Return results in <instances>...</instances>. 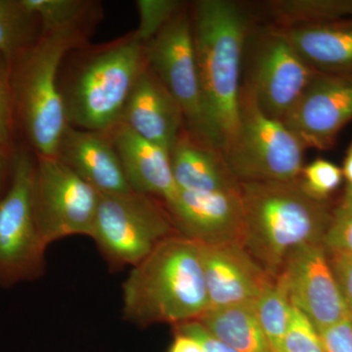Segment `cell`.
<instances>
[{
	"label": "cell",
	"instance_id": "6da1fadb",
	"mask_svg": "<svg viewBox=\"0 0 352 352\" xmlns=\"http://www.w3.org/2000/svg\"><path fill=\"white\" fill-rule=\"evenodd\" d=\"M190 12L208 138L222 152L238 126L251 19L243 6L231 0H199Z\"/></svg>",
	"mask_w": 352,
	"mask_h": 352
},
{
	"label": "cell",
	"instance_id": "7a4b0ae2",
	"mask_svg": "<svg viewBox=\"0 0 352 352\" xmlns=\"http://www.w3.org/2000/svg\"><path fill=\"white\" fill-rule=\"evenodd\" d=\"M147 68L145 45L133 32L68 53L59 72V89L69 126L109 132L120 124L138 76Z\"/></svg>",
	"mask_w": 352,
	"mask_h": 352
},
{
	"label": "cell",
	"instance_id": "3957f363",
	"mask_svg": "<svg viewBox=\"0 0 352 352\" xmlns=\"http://www.w3.org/2000/svg\"><path fill=\"white\" fill-rule=\"evenodd\" d=\"M240 244L268 274L278 278L289 254L323 243L332 219L327 201L308 195L294 182H240Z\"/></svg>",
	"mask_w": 352,
	"mask_h": 352
},
{
	"label": "cell",
	"instance_id": "277c9868",
	"mask_svg": "<svg viewBox=\"0 0 352 352\" xmlns=\"http://www.w3.org/2000/svg\"><path fill=\"white\" fill-rule=\"evenodd\" d=\"M122 312L139 326L197 321L210 307L201 245L175 235L157 245L122 285Z\"/></svg>",
	"mask_w": 352,
	"mask_h": 352
},
{
	"label": "cell",
	"instance_id": "5b68a950",
	"mask_svg": "<svg viewBox=\"0 0 352 352\" xmlns=\"http://www.w3.org/2000/svg\"><path fill=\"white\" fill-rule=\"evenodd\" d=\"M80 30L44 32L38 43L8 64L18 131L36 156L56 157L67 126L59 72L68 53L88 43Z\"/></svg>",
	"mask_w": 352,
	"mask_h": 352
},
{
	"label": "cell",
	"instance_id": "8992f818",
	"mask_svg": "<svg viewBox=\"0 0 352 352\" xmlns=\"http://www.w3.org/2000/svg\"><path fill=\"white\" fill-rule=\"evenodd\" d=\"M305 149L302 141L281 120L263 113L251 88L243 85L237 129L222 151L238 182L298 179Z\"/></svg>",
	"mask_w": 352,
	"mask_h": 352
},
{
	"label": "cell",
	"instance_id": "52a82bcc",
	"mask_svg": "<svg viewBox=\"0 0 352 352\" xmlns=\"http://www.w3.org/2000/svg\"><path fill=\"white\" fill-rule=\"evenodd\" d=\"M178 234L159 199L133 191L100 193L91 238L112 270L134 267Z\"/></svg>",
	"mask_w": 352,
	"mask_h": 352
},
{
	"label": "cell",
	"instance_id": "ba28073f",
	"mask_svg": "<svg viewBox=\"0 0 352 352\" xmlns=\"http://www.w3.org/2000/svg\"><path fill=\"white\" fill-rule=\"evenodd\" d=\"M36 155L19 147L13 153L11 177L0 201V287L9 288L43 276L46 247L34 210Z\"/></svg>",
	"mask_w": 352,
	"mask_h": 352
},
{
	"label": "cell",
	"instance_id": "9c48e42d",
	"mask_svg": "<svg viewBox=\"0 0 352 352\" xmlns=\"http://www.w3.org/2000/svg\"><path fill=\"white\" fill-rule=\"evenodd\" d=\"M100 193L57 157L36 156L34 210L48 245L69 236L91 237Z\"/></svg>",
	"mask_w": 352,
	"mask_h": 352
},
{
	"label": "cell",
	"instance_id": "30bf717a",
	"mask_svg": "<svg viewBox=\"0 0 352 352\" xmlns=\"http://www.w3.org/2000/svg\"><path fill=\"white\" fill-rule=\"evenodd\" d=\"M244 85L254 94L259 108L272 119L283 120L318 72L296 52L277 27L252 34Z\"/></svg>",
	"mask_w": 352,
	"mask_h": 352
},
{
	"label": "cell",
	"instance_id": "8fae6325",
	"mask_svg": "<svg viewBox=\"0 0 352 352\" xmlns=\"http://www.w3.org/2000/svg\"><path fill=\"white\" fill-rule=\"evenodd\" d=\"M144 45L148 68L182 108L185 129L212 145L204 113L190 4Z\"/></svg>",
	"mask_w": 352,
	"mask_h": 352
},
{
	"label": "cell",
	"instance_id": "7c38bea8",
	"mask_svg": "<svg viewBox=\"0 0 352 352\" xmlns=\"http://www.w3.org/2000/svg\"><path fill=\"white\" fill-rule=\"evenodd\" d=\"M279 278L292 305L318 332L351 319L323 243L303 245L292 252Z\"/></svg>",
	"mask_w": 352,
	"mask_h": 352
},
{
	"label": "cell",
	"instance_id": "4fadbf2b",
	"mask_svg": "<svg viewBox=\"0 0 352 352\" xmlns=\"http://www.w3.org/2000/svg\"><path fill=\"white\" fill-rule=\"evenodd\" d=\"M352 120V75L317 73L282 122L305 148L332 149Z\"/></svg>",
	"mask_w": 352,
	"mask_h": 352
},
{
	"label": "cell",
	"instance_id": "5bb4252c",
	"mask_svg": "<svg viewBox=\"0 0 352 352\" xmlns=\"http://www.w3.org/2000/svg\"><path fill=\"white\" fill-rule=\"evenodd\" d=\"M176 231L201 245L239 243L243 230L240 190L224 193H195L177 190L164 203Z\"/></svg>",
	"mask_w": 352,
	"mask_h": 352
},
{
	"label": "cell",
	"instance_id": "9a60e30c",
	"mask_svg": "<svg viewBox=\"0 0 352 352\" xmlns=\"http://www.w3.org/2000/svg\"><path fill=\"white\" fill-rule=\"evenodd\" d=\"M200 245L208 309L251 305L277 279L268 274L239 243Z\"/></svg>",
	"mask_w": 352,
	"mask_h": 352
},
{
	"label": "cell",
	"instance_id": "2e32d148",
	"mask_svg": "<svg viewBox=\"0 0 352 352\" xmlns=\"http://www.w3.org/2000/svg\"><path fill=\"white\" fill-rule=\"evenodd\" d=\"M120 122L168 153L185 129L182 108L148 66L134 83Z\"/></svg>",
	"mask_w": 352,
	"mask_h": 352
},
{
	"label": "cell",
	"instance_id": "e0dca14e",
	"mask_svg": "<svg viewBox=\"0 0 352 352\" xmlns=\"http://www.w3.org/2000/svg\"><path fill=\"white\" fill-rule=\"evenodd\" d=\"M56 157L99 193L132 191L110 131H87L68 126L58 145Z\"/></svg>",
	"mask_w": 352,
	"mask_h": 352
},
{
	"label": "cell",
	"instance_id": "ac0fdd59",
	"mask_svg": "<svg viewBox=\"0 0 352 352\" xmlns=\"http://www.w3.org/2000/svg\"><path fill=\"white\" fill-rule=\"evenodd\" d=\"M110 132L132 191L164 203L170 201L178 189L171 171L170 153L120 122Z\"/></svg>",
	"mask_w": 352,
	"mask_h": 352
},
{
	"label": "cell",
	"instance_id": "d6986e66",
	"mask_svg": "<svg viewBox=\"0 0 352 352\" xmlns=\"http://www.w3.org/2000/svg\"><path fill=\"white\" fill-rule=\"evenodd\" d=\"M171 171L176 187L195 193L237 192L240 182L223 154L184 129L170 151Z\"/></svg>",
	"mask_w": 352,
	"mask_h": 352
},
{
	"label": "cell",
	"instance_id": "ffe728a7",
	"mask_svg": "<svg viewBox=\"0 0 352 352\" xmlns=\"http://www.w3.org/2000/svg\"><path fill=\"white\" fill-rule=\"evenodd\" d=\"M279 29L315 71L352 75V18Z\"/></svg>",
	"mask_w": 352,
	"mask_h": 352
},
{
	"label": "cell",
	"instance_id": "44dd1931",
	"mask_svg": "<svg viewBox=\"0 0 352 352\" xmlns=\"http://www.w3.org/2000/svg\"><path fill=\"white\" fill-rule=\"evenodd\" d=\"M210 335L238 352H273L251 305L210 308L197 320Z\"/></svg>",
	"mask_w": 352,
	"mask_h": 352
},
{
	"label": "cell",
	"instance_id": "7402d4cb",
	"mask_svg": "<svg viewBox=\"0 0 352 352\" xmlns=\"http://www.w3.org/2000/svg\"><path fill=\"white\" fill-rule=\"evenodd\" d=\"M41 36V21L25 0H0V55L7 65Z\"/></svg>",
	"mask_w": 352,
	"mask_h": 352
},
{
	"label": "cell",
	"instance_id": "603a6c76",
	"mask_svg": "<svg viewBox=\"0 0 352 352\" xmlns=\"http://www.w3.org/2000/svg\"><path fill=\"white\" fill-rule=\"evenodd\" d=\"M38 16L41 34L80 30L91 34L101 20L100 2L92 0H25Z\"/></svg>",
	"mask_w": 352,
	"mask_h": 352
},
{
	"label": "cell",
	"instance_id": "cb8c5ba5",
	"mask_svg": "<svg viewBox=\"0 0 352 352\" xmlns=\"http://www.w3.org/2000/svg\"><path fill=\"white\" fill-rule=\"evenodd\" d=\"M270 3L278 28L352 18V0H278Z\"/></svg>",
	"mask_w": 352,
	"mask_h": 352
},
{
	"label": "cell",
	"instance_id": "d4e9b609",
	"mask_svg": "<svg viewBox=\"0 0 352 352\" xmlns=\"http://www.w3.org/2000/svg\"><path fill=\"white\" fill-rule=\"evenodd\" d=\"M254 314L273 352H281L293 305L279 277L252 303Z\"/></svg>",
	"mask_w": 352,
	"mask_h": 352
},
{
	"label": "cell",
	"instance_id": "484cf974",
	"mask_svg": "<svg viewBox=\"0 0 352 352\" xmlns=\"http://www.w3.org/2000/svg\"><path fill=\"white\" fill-rule=\"evenodd\" d=\"M186 6V2L178 0H138L139 25L132 32L134 36L140 43H147Z\"/></svg>",
	"mask_w": 352,
	"mask_h": 352
},
{
	"label": "cell",
	"instance_id": "4316f807",
	"mask_svg": "<svg viewBox=\"0 0 352 352\" xmlns=\"http://www.w3.org/2000/svg\"><path fill=\"white\" fill-rule=\"evenodd\" d=\"M342 168L325 159H316L302 168L300 182L303 190L319 201H327L328 197L342 183Z\"/></svg>",
	"mask_w": 352,
	"mask_h": 352
},
{
	"label": "cell",
	"instance_id": "83f0119b",
	"mask_svg": "<svg viewBox=\"0 0 352 352\" xmlns=\"http://www.w3.org/2000/svg\"><path fill=\"white\" fill-rule=\"evenodd\" d=\"M323 244L329 254H352V189H346L344 198L333 210L332 219Z\"/></svg>",
	"mask_w": 352,
	"mask_h": 352
},
{
	"label": "cell",
	"instance_id": "f1b7e54d",
	"mask_svg": "<svg viewBox=\"0 0 352 352\" xmlns=\"http://www.w3.org/2000/svg\"><path fill=\"white\" fill-rule=\"evenodd\" d=\"M281 352H327L318 330L295 307L292 310L291 322L285 335Z\"/></svg>",
	"mask_w": 352,
	"mask_h": 352
},
{
	"label": "cell",
	"instance_id": "f546056e",
	"mask_svg": "<svg viewBox=\"0 0 352 352\" xmlns=\"http://www.w3.org/2000/svg\"><path fill=\"white\" fill-rule=\"evenodd\" d=\"M17 131L8 65L0 55V147L10 155H13L18 147Z\"/></svg>",
	"mask_w": 352,
	"mask_h": 352
},
{
	"label": "cell",
	"instance_id": "4dcf8cb0",
	"mask_svg": "<svg viewBox=\"0 0 352 352\" xmlns=\"http://www.w3.org/2000/svg\"><path fill=\"white\" fill-rule=\"evenodd\" d=\"M329 258L352 320V254L331 252Z\"/></svg>",
	"mask_w": 352,
	"mask_h": 352
},
{
	"label": "cell",
	"instance_id": "1f68e13d",
	"mask_svg": "<svg viewBox=\"0 0 352 352\" xmlns=\"http://www.w3.org/2000/svg\"><path fill=\"white\" fill-rule=\"evenodd\" d=\"M327 352H352V320L346 319L319 332Z\"/></svg>",
	"mask_w": 352,
	"mask_h": 352
},
{
	"label": "cell",
	"instance_id": "d6a6232c",
	"mask_svg": "<svg viewBox=\"0 0 352 352\" xmlns=\"http://www.w3.org/2000/svg\"><path fill=\"white\" fill-rule=\"evenodd\" d=\"M176 332L187 333L201 342L205 352H238L215 339L198 321H190L175 326Z\"/></svg>",
	"mask_w": 352,
	"mask_h": 352
},
{
	"label": "cell",
	"instance_id": "836d02e7",
	"mask_svg": "<svg viewBox=\"0 0 352 352\" xmlns=\"http://www.w3.org/2000/svg\"><path fill=\"white\" fill-rule=\"evenodd\" d=\"M168 352H205L201 342L187 333L176 332Z\"/></svg>",
	"mask_w": 352,
	"mask_h": 352
},
{
	"label": "cell",
	"instance_id": "e575fe53",
	"mask_svg": "<svg viewBox=\"0 0 352 352\" xmlns=\"http://www.w3.org/2000/svg\"><path fill=\"white\" fill-rule=\"evenodd\" d=\"M12 156L13 155L9 154L3 148L0 147V201L6 195L9 187H6V177L11 175V171L8 173V170H11Z\"/></svg>",
	"mask_w": 352,
	"mask_h": 352
},
{
	"label": "cell",
	"instance_id": "d590c367",
	"mask_svg": "<svg viewBox=\"0 0 352 352\" xmlns=\"http://www.w3.org/2000/svg\"><path fill=\"white\" fill-rule=\"evenodd\" d=\"M342 175L346 178L347 188L352 189V143L347 149L342 168Z\"/></svg>",
	"mask_w": 352,
	"mask_h": 352
}]
</instances>
